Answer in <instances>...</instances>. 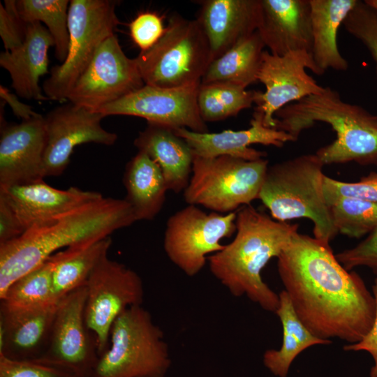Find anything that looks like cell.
Listing matches in <instances>:
<instances>
[{"instance_id": "obj_1", "label": "cell", "mask_w": 377, "mask_h": 377, "mask_svg": "<svg viewBox=\"0 0 377 377\" xmlns=\"http://www.w3.org/2000/svg\"><path fill=\"white\" fill-rule=\"evenodd\" d=\"M277 270L295 313L317 337L354 343L371 328L375 297L330 244L297 232L277 257Z\"/></svg>"}, {"instance_id": "obj_2", "label": "cell", "mask_w": 377, "mask_h": 377, "mask_svg": "<svg viewBox=\"0 0 377 377\" xmlns=\"http://www.w3.org/2000/svg\"><path fill=\"white\" fill-rule=\"evenodd\" d=\"M135 221L133 210L124 198L103 197L32 226L0 245V299L13 283L57 251L109 237Z\"/></svg>"}, {"instance_id": "obj_3", "label": "cell", "mask_w": 377, "mask_h": 377, "mask_svg": "<svg viewBox=\"0 0 377 377\" xmlns=\"http://www.w3.org/2000/svg\"><path fill=\"white\" fill-rule=\"evenodd\" d=\"M235 224L233 240L208 257L209 270L232 295L275 313L279 294L263 281L262 271L288 245L298 225L276 221L251 205L239 209Z\"/></svg>"}, {"instance_id": "obj_4", "label": "cell", "mask_w": 377, "mask_h": 377, "mask_svg": "<svg viewBox=\"0 0 377 377\" xmlns=\"http://www.w3.org/2000/svg\"><path fill=\"white\" fill-rule=\"evenodd\" d=\"M274 118V128L288 133L295 141L317 122L329 124L336 139L316 152L325 165L354 162L377 166V114L344 101L330 87L284 106Z\"/></svg>"}, {"instance_id": "obj_5", "label": "cell", "mask_w": 377, "mask_h": 377, "mask_svg": "<svg viewBox=\"0 0 377 377\" xmlns=\"http://www.w3.org/2000/svg\"><path fill=\"white\" fill-rule=\"evenodd\" d=\"M324 165L316 153L269 165L258 199L276 221L311 220L314 237L330 244L338 232L324 196Z\"/></svg>"}, {"instance_id": "obj_6", "label": "cell", "mask_w": 377, "mask_h": 377, "mask_svg": "<svg viewBox=\"0 0 377 377\" xmlns=\"http://www.w3.org/2000/svg\"><path fill=\"white\" fill-rule=\"evenodd\" d=\"M170 365L163 331L147 309L134 306L114 321L90 377H165Z\"/></svg>"}, {"instance_id": "obj_7", "label": "cell", "mask_w": 377, "mask_h": 377, "mask_svg": "<svg viewBox=\"0 0 377 377\" xmlns=\"http://www.w3.org/2000/svg\"><path fill=\"white\" fill-rule=\"evenodd\" d=\"M135 59L145 84L162 88L201 82L213 60L198 21L178 15L169 19L160 40Z\"/></svg>"}, {"instance_id": "obj_8", "label": "cell", "mask_w": 377, "mask_h": 377, "mask_svg": "<svg viewBox=\"0 0 377 377\" xmlns=\"http://www.w3.org/2000/svg\"><path fill=\"white\" fill-rule=\"evenodd\" d=\"M268 160L248 161L230 156L194 154L192 174L184 192L188 205L228 214L258 199Z\"/></svg>"}, {"instance_id": "obj_9", "label": "cell", "mask_w": 377, "mask_h": 377, "mask_svg": "<svg viewBox=\"0 0 377 377\" xmlns=\"http://www.w3.org/2000/svg\"><path fill=\"white\" fill-rule=\"evenodd\" d=\"M117 2L112 0H71L68 13L69 47L64 61L51 68L43 84L49 100L67 101L77 79L87 68L102 43L120 22Z\"/></svg>"}, {"instance_id": "obj_10", "label": "cell", "mask_w": 377, "mask_h": 377, "mask_svg": "<svg viewBox=\"0 0 377 377\" xmlns=\"http://www.w3.org/2000/svg\"><path fill=\"white\" fill-rule=\"evenodd\" d=\"M237 213H206L188 205L167 221L163 249L169 260L186 276H194L203 269L209 254L222 250L221 240L236 232Z\"/></svg>"}, {"instance_id": "obj_11", "label": "cell", "mask_w": 377, "mask_h": 377, "mask_svg": "<svg viewBox=\"0 0 377 377\" xmlns=\"http://www.w3.org/2000/svg\"><path fill=\"white\" fill-rule=\"evenodd\" d=\"M85 286V323L96 337L100 357L109 346L117 318L128 308L142 304L144 286L137 272L107 255L93 269Z\"/></svg>"}, {"instance_id": "obj_12", "label": "cell", "mask_w": 377, "mask_h": 377, "mask_svg": "<svg viewBox=\"0 0 377 377\" xmlns=\"http://www.w3.org/2000/svg\"><path fill=\"white\" fill-rule=\"evenodd\" d=\"M144 85L135 59L125 54L117 36L112 34L100 45L67 101L96 111Z\"/></svg>"}, {"instance_id": "obj_13", "label": "cell", "mask_w": 377, "mask_h": 377, "mask_svg": "<svg viewBox=\"0 0 377 377\" xmlns=\"http://www.w3.org/2000/svg\"><path fill=\"white\" fill-rule=\"evenodd\" d=\"M86 299L85 286L61 298L47 348L35 361L65 369L76 377H90L99 355L96 337L85 323Z\"/></svg>"}, {"instance_id": "obj_14", "label": "cell", "mask_w": 377, "mask_h": 377, "mask_svg": "<svg viewBox=\"0 0 377 377\" xmlns=\"http://www.w3.org/2000/svg\"><path fill=\"white\" fill-rule=\"evenodd\" d=\"M200 83L178 88H162L145 84L95 112L104 117H139L145 119L147 123L172 129L185 128L195 132L206 133L208 128L198 106Z\"/></svg>"}, {"instance_id": "obj_15", "label": "cell", "mask_w": 377, "mask_h": 377, "mask_svg": "<svg viewBox=\"0 0 377 377\" xmlns=\"http://www.w3.org/2000/svg\"><path fill=\"white\" fill-rule=\"evenodd\" d=\"M306 69L320 75L311 53L306 50L282 56L263 51L257 79L265 91H257L255 109L263 113L265 126L275 128L274 114L284 106L324 90Z\"/></svg>"}, {"instance_id": "obj_16", "label": "cell", "mask_w": 377, "mask_h": 377, "mask_svg": "<svg viewBox=\"0 0 377 377\" xmlns=\"http://www.w3.org/2000/svg\"><path fill=\"white\" fill-rule=\"evenodd\" d=\"M105 117L97 112L71 103L58 106L45 117L46 148L45 177L61 175L68 165L73 149L85 143L112 145L116 133L104 129Z\"/></svg>"}, {"instance_id": "obj_17", "label": "cell", "mask_w": 377, "mask_h": 377, "mask_svg": "<svg viewBox=\"0 0 377 377\" xmlns=\"http://www.w3.org/2000/svg\"><path fill=\"white\" fill-rule=\"evenodd\" d=\"M45 118L40 114L20 124H1L0 186L44 180Z\"/></svg>"}, {"instance_id": "obj_18", "label": "cell", "mask_w": 377, "mask_h": 377, "mask_svg": "<svg viewBox=\"0 0 377 377\" xmlns=\"http://www.w3.org/2000/svg\"><path fill=\"white\" fill-rule=\"evenodd\" d=\"M174 131L187 142L194 154L205 158L230 156L254 161L264 158L266 153L249 147L251 145L260 144L280 148L287 142H295L288 133L265 126L263 113L256 109L247 129L225 130L219 133H199L185 128Z\"/></svg>"}, {"instance_id": "obj_19", "label": "cell", "mask_w": 377, "mask_h": 377, "mask_svg": "<svg viewBox=\"0 0 377 377\" xmlns=\"http://www.w3.org/2000/svg\"><path fill=\"white\" fill-rule=\"evenodd\" d=\"M103 198L96 191L77 187L65 190L41 181L33 184L0 186V198L13 211L24 232L64 213Z\"/></svg>"}, {"instance_id": "obj_20", "label": "cell", "mask_w": 377, "mask_h": 377, "mask_svg": "<svg viewBox=\"0 0 377 377\" xmlns=\"http://www.w3.org/2000/svg\"><path fill=\"white\" fill-rule=\"evenodd\" d=\"M61 300L33 308L0 306V355L18 361L41 357L47 348Z\"/></svg>"}, {"instance_id": "obj_21", "label": "cell", "mask_w": 377, "mask_h": 377, "mask_svg": "<svg viewBox=\"0 0 377 377\" xmlns=\"http://www.w3.org/2000/svg\"><path fill=\"white\" fill-rule=\"evenodd\" d=\"M260 9L257 31L271 54L282 56L297 50L311 53L309 0H260Z\"/></svg>"}, {"instance_id": "obj_22", "label": "cell", "mask_w": 377, "mask_h": 377, "mask_svg": "<svg viewBox=\"0 0 377 377\" xmlns=\"http://www.w3.org/2000/svg\"><path fill=\"white\" fill-rule=\"evenodd\" d=\"M200 4L195 20L207 38L213 60L258 30L260 0H206Z\"/></svg>"}, {"instance_id": "obj_23", "label": "cell", "mask_w": 377, "mask_h": 377, "mask_svg": "<svg viewBox=\"0 0 377 377\" xmlns=\"http://www.w3.org/2000/svg\"><path fill=\"white\" fill-rule=\"evenodd\" d=\"M54 46L48 30L40 22L27 24L23 43L0 54V66L6 70L17 96L28 100H49L40 87V77L48 71V50Z\"/></svg>"}, {"instance_id": "obj_24", "label": "cell", "mask_w": 377, "mask_h": 377, "mask_svg": "<svg viewBox=\"0 0 377 377\" xmlns=\"http://www.w3.org/2000/svg\"><path fill=\"white\" fill-rule=\"evenodd\" d=\"M133 144L158 164L168 191L179 193L185 190L192 174L194 154L174 129L147 123Z\"/></svg>"}, {"instance_id": "obj_25", "label": "cell", "mask_w": 377, "mask_h": 377, "mask_svg": "<svg viewBox=\"0 0 377 377\" xmlns=\"http://www.w3.org/2000/svg\"><path fill=\"white\" fill-rule=\"evenodd\" d=\"M358 0H309L312 29L311 54L320 75L327 70L346 71L347 60L337 45L338 30Z\"/></svg>"}, {"instance_id": "obj_26", "label": "cell", "mask_w": 377, "mask_h": 377, "mask_svg": "<svg viewBox=\"0 0 377 377\" xmlns=\"http://www.w3.org/2000/svg\"><path fill=\"white\" fill-rule=\"evenodd\" d=\"M125 200L138 221L153 220L161 212L168 191L158 164L142 151L127 163L123 177Z\"/></svg>"}, {"instance_id": "obj_27", "label": "cell", "mask_w": 377, "mask_h": 377, "mask_svg": "<svg viewBox=\"0 0 377 377\" xmlns=\"http://www.w3.org/2000/svg\"><path fill=\"white\" fill-rule=\"evenodd\" d=\"M111 244L112 239L109 236L69 246L51 256L56 297L61 300L85 286L93 269L108 255Z\"/></svg>"}, {"instance_id": "obj_28", "label": "cell", "mask_w": 377, "mask_h": 377, "mask_svg": "<svg viewBox=\"0 0 377 377\" xmlns=\"http://www.w3.org/2000/svg\"><path fill=\"white\" fill-rule=\"evenodd\" d=\"M279 302L275 313L283 330L282 344L278 350H267L263 354V364L278 377H287L293 360L299 354L316 345H326L330 340L315 336L301 321L283 290L279 294Z\"/></svg>"}, {"instance_id": "obj_29", "label": "cell", "mask_w": 377, "mask_h": 377, "mask_svg": "<svg viewBox=\"0 0 377 377\" xmlns=\"http://www.w3.org/2000/svg\"><path fill=\"white\" fill-rule=\"evenodd\" d=\"M264 47L258 31L240 40L210 63L201 84L224 82L246 88L258 81Z\"/></svg>"}, {"instance_id": "obj_30", "label": "cell", "mask_w": 377, "mask_h": 377, "mask_svg": "<svg viewBox=\"0 0 377 377\" xmlns=\"http://www.w3.org/2000/svg\"><path fill=\"white\" fill-rule=\"evenodd\" d=\"M257 91L230 82L201 84L198 94V106L202 119L218 121L236 116L255 103Z\"/></svg>"}, {"instance_id": "obj_31", "label": "cell", "mask_w": 377, "mask_h": 377, "mask_svg": "<svg viewBox=\"0 0 377 377\" xmlns=\"http://www.w3.org/2000/svg\"><path fill=\"white\" fill-rule=\"evenodd\" d=\"M68 0H17L16 6L21 19L26 23L43 22L54 43L57 59L61 64L69 47L68 13Z\"/></svg>"}, {"instance_id": "obj_32", "label": "cell", "mask_w": 377, "mask_h": 377, "mask_svg": "<svg viewBox=\"0 0 377 377\" xmlns=\"http://www.w3.org/2000/svg\"><path fill=\"white\" fill-rule=\"evenodd\" d=\"M51 256L43 264L16 280L8 288L1 305L8 308H33L59 302L52 281Z\"/></svg>"}, {"instance_id": "obj_33", "label": "cell", "mask_w": 377, "mask_h": 377, "mask_svg": "<svg viewBox=\"0 0 377 377\" xmlns=\"http://www.w3.org/2000/svg\"><path fill=\"white\" fill-rule=\"evenodd\" d=\"M328 206L338 233L352 238H360L377 228V203L341 197Z\"/></svg>"}, {"instance_id": "obj_34", "label": "cell", "mask_w": 377, "mask_h": 377, "mask_svg": "<svg viewBox=\"0 0 377 377\" xmlns=\"http://www.w3.org/2000/svg\"><path fill=\"white\" fill-rule=\"evenodd\" d=\"M345 29L369 50L377 67V10L358 1L343 22Z\"/></svg>"}, {"instance_id": "obj_35", "label": "cell", "mask_w": 377, "mask_h": 377, "mask_svg": "<svg viewBox=\"0 0 377 377\" xmlns=\"http://www.w3.org/2000/svg\"><path fill=\"white\" fill-rule=\"evenodd\" d=\"M323 193L327 205L341 197L377 203V172H371L354 182L339 181L325 175Z\"/></svg>"}, {"instance_id": "obj_36", "label": "cell", "mask_w": 377, "mask_h": 377, "mask_svg": "<svg viewBox=\"0 0 377 377\" xmlns=\"http://www.w3.org/2000/svg\"><path fill=\"white\" fill-rule=\"evenodd\" d=\"M0 377H76L65 369L37 361L13 360L0 355Z\"/></svg>"}, {"instance_id": "obj_37", "label": "cell", "mask_w": 377, "mask_h": 377, "mask_svg": "<svg viewBox=\"0 0 377 377\" xmlns=\"http://www.w3.org/2000/svg\"><path fill=\"white\" fill-rule=\"evenodd\" d=\"M0 3V36L5 51H11L24 42L27 24L21 19L16 6V1L5 0Z\"/></svg>"}, {"instance_id": "obj_38", "label": "cell", "mask_w": 377, "mask_h": 377, "mask_svg": "<svg viewBox=\"0 0 377 377\" xmlns=\"http://www.w3.org/2000/svg\"><path fill=\"white\" fill-rule=\"evenodd\" d=\"M165 30L162 17L151 12L140 13L129 24L131 38L140 52L153 47L162 37Z\"/></svg>"}, {"instance_id": "obj_39", "label": "cell", "mask_w": 377, "mask_h": 377, "mask_svg": "<svg viewBox=\"0 0 377 377\" xmlns=\"http://www.w3.org/2000/svg\"><path fill=\"white\" fill-rule=\"evenodd\" d=\"M336 257L347 270L365 267L377 275V228L356 246L338 253Z\"/></svg>"}, {"instance_id": "obj_40", "label": "cell", "mask_w": 377, "mask_h": 377, "mask_svg": "<svg viewBox=\"0 0 377 377\" xmlns=\"http://www.w3.org/2000/svg\"><path fill=\"white\" fill-rule=\"evenodd\" d=\"M372 293L376 302V313L374 324L370 330L361 340L354 343H349L343 346L346 351H366L373 358L374 365L370 371V377H377V278L372 285Z\"/></svg>"}, {"instance_id": "obj_41", "label": "cell", "mask_w": 377, "mask_h": 377, "mask_svg": "<svg viewBox=\"0 0 377 377\" xmlns=\"http://www.w3.org/2000/svg\"><path fill=\"white\" fill-rule=\"evenodd\" d=\"M24 232V229L13 211L0 198V245L19 237Z\"/></svg>"}, {"instance_id": "obj_42", "label": "cell", "mask_w": 377, "mask_h": 377, "mask_svg": "<svg viewBox=\"0 0 377 377\" xmlns=\"http://www.w3.org/2000/svg\"><path fill=\"white\" fill-rule=\"evenodd\" d=\"M0 96L1 99L6 102L12 109L15 116L22 120H27L39 116L30 105L20 101L17 96L12 94L6 87L0 86Z\"/></svg>"}, {"instance_id": "obj_43", "label": "cell", "mask_w": 377, "mask_h": 377, "mask_svg": "<svg viewBox=\"0 0 377 377\" xmlns=\"http://www.w3.org/2000/svg\"><path fill=\"white\" fill-rule=\"evenodd\" d=\"M368 5L377 10V0H366L364 1Z\"/></svg>"}]
</instances>
